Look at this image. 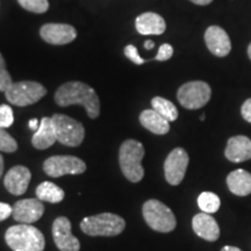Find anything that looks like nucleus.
Here are the masks:
<instances>
[{
    "instance_id": "1",
    "label": "nucleus",
    "mask_w": 251,
    "mask_h": 251,
    "mask_svg": "<svg viewBox=\"0 0 251 251\" xmlns=\"http://www.w3.org/2000/svg\"><path fill=\"white\" fill-rule=\"evenodd\" d=\"M55 101L61 107L83 106L91 119H97L100 115L99 97L92 87L81 81H68L59 86L55 93Z\"/></svg>"
},
{
    "instance_id": "2",
    "label": "nucleus",
    "mask_w": 251,
    "mask_h": 251,
    "mask_svg": "<svg viewBox=\"0 0 251 251\" xmlns=\"http://www.w3.org/2000/svg\"><path fill=\"white\" fill-rule=\"evenodd\" d=\"M5 241L13 251H43L46 240L36 227L30 225H17L5 233Z\"/></svg>"
},
{
    "instance_id": "3",
    "label": "nucleus",
    "mask_w": 251,
    "mask_h": 251,
    "mask_svg": "<svg viewBox=\"0 0 251 251\" xmlns=\"http://www.w3.org/2000/svg\"><path fill=\"white\" fill-rule=\"evenodd\" d=\"M144 152L143 144L136 140H126L121 144L119 163L122 174L131 183H139L142 180L144 176L142 168Z\"/></svg>"
},
{
    "instance_id": "4",
    "label": "nucleus",
    "mask_w": 251,
    "mask_h": 251,
    "mask_svg": "<svg viewBox=\"0 0 251 251\" xmlns=\"http://www.w3.org/2000/svg\"><path fill=\"white\" fill-rule=\"evenodd\" d=\"M126 228L124 218L113 213L87 216L80 222L83 233L90 236H118Z\"/></svg>"
},
{
    "instance_id": "5",
    "label": "nucleus",
    "mask_w": 251,
    "mask_h": 251,
    "mask_svg": "<svg viewBox=\"0 0 251 251\" xmlns=\"http://www.w3.org/2000/svg\"><path fill=\"white\" fill-rule=\"evenodd\" d=\"M143 218L148 226L158 233H170L177 226L174 212L156 199H150L142 207Z\"/></svg>"
},
{
    "instance_id": "6",
    "label": "nucleus",
    "mask_w": 251,
    "mask_h": 251,
    "mask_svg": "<svg viewBox=\"0 0 251 251\" xmlns=\"http://www.w3.org/2000/svg\"><path fill=\"white\" fill-rule=\"evenodd\" d=\"M51 120L59 143L67 147H78L83 143L85 129L80 122L64 114H54Z\"/></svg>"
},
{
    "instance_id": "7",
    "label": "nucleus",
    "mask_w": 251,
    "mask_h": 251,
    "mask_svg": "<svg viewBox=\"0 0 251 251\" xmlns=\"http://www.w3.org/2000/svg\"><path fill=\"white\" fill-rule=\"evenodd\" d=\"M47 94V89L37 81H18L6 91L5 96L12 105L25 107L33 105Z\"/></svg>"
},
{
    "instance_id": "8",
    "label": "nucleus",
    "mask_w": 251,
    "mask_h": 251,
    "mask_svg": "<svg viewBox=\"0 0 251 251\" xmlns=\"http://www.w3.org/2000/svg\"><path fill=\"white\" fill-rule=\"evenodd\" d=\"M212 89L206 81L194 80L185 83L177 92V99L186 109H199L211 100Z\"/></svg>"
},
{
    "instance_id": "9",
    "label": "nucleus",
    "mask_w": 251,
    "mask_h": 251,
    "mask_svg": "<svg viewBox=\"0 0 251 251\" xmlns=\"http://www.w3.org/2000/svg\"><path fill=\"white\" fill-rule=\"evenodd\" d=\"M43 171L52 178L65 175H80L86 171V164L76 156H52L43 163Z\"/></svg>"
},
{
    "instance_id": "10",
    "label": "nucleus",
    "mask_w": 251,
    "mask_h": 251,
    "mask_svg": "<svg viewBox=\"0 0 251 251\" xmlns=\"http://www.w3.org/2000/svg\"><path fill=\"white\" fill-rule=\"evenodd\" d=\"M188 162V153L183 148H176L169 153L164 162L165 179L172 186H177L183 181L186 174Z\"/></svg>"
},
{
    "instance_id": "11",
    "label": "nucleus",
    "mask_w": 251,
    "mask_h": 251,
    "mask_svg": "<svg viewBox=\"0 0 251 251\" xmlns=\"http://www.w3.org/2000/svg\"><path fill=\"white\" fill-rule=\"evenodd\" d=\"M52 236L59 251H79L80 242L72 235L71 222L65 216H59L52 224Z\"/></svg>"
},
{
    "instance_id": "12",
    "label": "nucleus",
    "mask_w": 251,
    "mask_h": 251,
    "mask_svg": "<svg viewBox=\"0 0 251 251\" xmlns=\"http://www.w3.org/2000/svg\"><path fill=\"white\" fill-rule=\"evenodd\" d=\"M40 35L49 45L63 46L77 37V30L67 24H47L40 29Z\"/></svg>"
},
{
    "instance_id": "13",
    "label": "nucleus",
    "mask_w": 251,
    "mask_h": 251,
    "mask_svg": "<svg viewBox=\"0 0 251 251\" xmlns=\"http://www.w3.org/2000/svg\"><path fill=\"white\" fill-rule=\"evenodd\" d=\"M12 216L20 224H33L42 218L45 206L40 199H23L14 203Z\"/></svg>"
},
{
    "instance_id": "14",
    "label": "nucleus",
    "mask_w": 251,
    "mask_h": 251,
    "mask_svg": "<svg viewBox=\"0 0 251 251\" xmlns=\"http://www.w3.org/2000/svg\"><path fill=\"white\" fill-rule=\"evenodd\" d=\"M207 48L218 57H226L231 51V42L227 31L219 26H211L205 31Z\"/></svg>"
},
{
    "instance_id": "15",
    "label": "nucleus",
    "mask_w": 251,
    "mask_h": 251,
    "mask_svg": "<svg viewBox=\"0 0 251 251\" xmlns=\"http://www.w3.org/2000/svg\"><path fill=\"white\" fill-rule=\"evenodd\" d=\"M31 179L29 169L23 165L13 166L9 169L4 177V185L6 190L13 196H23L26 192Z\"/></svg>"
},
{
    "instance_id": "16",
    "label": "nucleus",
    "mask_w": 251,
    "mask_h": 251,
    "mask_svg": "<svg viewBox=\"0 0 251 251\" xmlns=\"http://www.w3.org/2000/svg\"><path fill=\"white\" fill-rule=\"evenodd\" d=\"M225 156L233 163H242L251 159V140L244 135H237L228 140Z\"/></svg>"
},
{
    "instance_id": "17",
    "label": "nucleus",
    "mask_w": 251,
    "mask_h": 251,
    "mask_svg": "<svg viewBox=\"0 0 251 251\" xmlns=\"http://www.w3.org/2000/svg\"><path fill=\"white\" fill-rule=\"evenodd\" d=\"M192 228L198 236L208 241L215 242L220 237V227L216 220L207 213H199L194 215L192 220Z\"/></svg>"
},
{
    "instance_id": "18",
    "label": "nucleus",
    "mask_w": 251,
    "mask_h": 251,
    "mask_svg": "<svg viewBox=\"0 0 251 251\" xmlns=\"http://www.w3.org/2000/svg\"><path fill=\"white\" fill-rule=\"evenodd\" d=\"M135 26L141 35H161L166 29L164 19L153 12H146L139 15L135 21Z\"/></svg>"
},
{
    "instance_id": "19",
    "label": "nucleus",
    "mask_w": 251,
    "mask_h": 251,
    "mask_svg": "<svg viewBox=\"0 0 251 251\" xmlns=\"http://www.w3.org/2000/svg\"><path fill=\"white\" fill-rule=\"evenodd\" d=\"M56 141L57 139H56L55 128L51 118L45 117L40 121L39 129L34 133L33 137H31V144L34 146V148L45 150L51 147Z\"/></svg>"
},
{
    "instance_id": "20",
    "label": "nucleus",
    "mask_w": 251,
    "mask_h": 251,
    "mask_svg": "<svg viewBox=\"0 0 251 251\" xmlns=\"http://www.w3.org/2000/svg\"><path fill=\"white\" fill-rule=\"evenodd\" d=\"M227 185L235 196L247 197L251 193V174L243 169H237L228 175Z\"/></svg>"
},
{
    "instance_id": "21",
    "label": "nucleus",
    "mask_w": 251,
    "mask_h": 251,
    "mask_svg": "<svg viewBox=\"0 0 251 251\" xmlns=\"http://www.w3.org/2000/svg\"><path fill=\"white\" fill-rule=\"evenodd\" d=\"M140 122L146 129L156 135H165L170 130L169 121L153 109H146L141 113Z\"/></svg>"
},
{
    "instance_id": "22",
    "label": "nucleus",
    "mask_w": 251,
    "mask_h": 251,
    "mask_svg": "<svg viewBox=\"0 0 251 251\" xmlns=\"http://www.w3.org/2000/svg\"><path fill=\"white\" fill-rule=\"evenodd\" d=\"M64 196V191L51 181H43L36 188V197L41 201L58 203L63 201Z\"/></svg>"
},
{
    "instance_id": "23",
    "label": "nucleus",
    "mask_w": 251,
    "mask_h": 251,
    "mask_svg": "<svg viewBox=\"0 0 251 251\" xmlns=\"http://www.w3.org/2000/svg\"><path fill=\"white\" fill-rule=\"evenodd\" d=\"M151 106L153 111L161 114L169 122L177 120L178 109L175 106V103L171 102L170 100L162 98V97H155L151 100Z\"/></svg>"
},
{
    "instance_id": "24",
    "label": "nucleus",
    "mask_w": 251,
    "mask_h": 251,
    "mask_svg": "<svg viewBox=\"0 0 251 251\" xmlns=\"http://www.w3.org/2000/svg\"><path fill=\"white\" fill-rule=\"evenodd\" d=\"M198 206L201 209V212L207 214H213L218 212L220 206H221V200L220 198L213 192H202L198 197Z\"/></svg>"
},
{
    "instance_id": "25",
    "label": "nucleus",
    "mask_w": 251,
    "mask_h": 251,
    "mask_svg": "<svg viewBox=\"0 0 251 251\" xmlns=\"http://www.w3.org/2000/svg\"><path fill=\"white\" fill-rule=\"evenodd\" d=\"M18 2L26 11L33 12L36 14L46 13L49 8L48 0H18Z\"/></svg>"
},
{
    "instance_id": "26",
    "label": "nucleus",
    "mask_w": 251,
    "mask_h": 251,
    "mask_svg": "<svg viewBox=\"0 0 251 251\" xmlns=\"http://www.w3.org/2000/svg\"><path fill=\"white\" fill-rule=\"evenodd\" d=\"M18 149V143L9 135L5 128H0V151L14 152Z\"/></svg>"
},
{
    "instance_id": "27",
    "label": "nucleus",
    "mask_w": 251,
    "mask_h": 251,
    "mask_svg": "<svg viewBox=\"0 0 251 251\" xmlns=\"http://www.w3.org/2000/svg\"><path fill=\"white\" fill-rule=\"evenodd\" d=\"M13 84L11 75L6 70V63L2 55L0 54V92H6Z\"/></svg>"
},
{
    "instance_id": "28",
    "label": "nucleus",
    "mask_w": 251,
    "mask_h": 251,
    "mask_svg": "<svg viewBox=\"0 0 251 251\" xmlns=\"http://www.w3.org/2000/svg\"><path fill=\"white\" fill-rule=\"evenodd\" d=\"M14 117L11 106L0 105V128H8L13 125Z\"/></svg>"
},
{
    "instance_id": "29",
    "label": "nucleus",
    "mask_w": 251,
    "mask_h": 251,
    "mask_svg": "<svg viewBox=\"0 0 251 251\" xmlns=\"http://www.w3.org/2000/svg\"><path fill=\"white\" fill-rule=\"evenodd\" d=\"M125 55H126V57L129 58L130 61L136 65H142L147 62L146 59L141 57L139 51H137V48L133 45H128L127 47H126V48H125Z\"/></svg>"
},
{
    "instance_id": "30",
    "label": "nucleus",
    "mask_w": 251,
    "mask_h": 251,
    "mask_svg": "<svg viewBox=\"0 0 251 251\" xmlns=\"http://www.w3.org/2000/svg\"><path fill=\"white\" fill-rule=\"evenodd\" d=\"M172 55H174V48H172V46L168 45V43H164V45L159 47L158 52H157L155 59L159 62H164L170 59L172 57Z\"/></svg>"
},
{
    "instance_id": "31",
    "label": "nucleus",
    "mask_w": 251,
    "mask_h": 251,
    "mask_svg": "<svg viewBox=\"0 0 251 251\" xmlns=\"http://www.w3.org/2000/svg\"><path fill=\"white\" fill-rule=\"evenodd\" d=\"M12 213H13V207L8 203L0 202V222L8 219L12 215Z\"/></svg>"
},
{
    "instance_id": "32",
    "label": "nucleus",
    "mask_w": 251,
    "mask_h": 251,
    "mask_svg": "<svg viewBox=\"0 0 251 251\" xmlns=\"http://www.w3.org/2000/svg\"><path fill=\"white\" fill-rule=\"evenodd\" d=\"M241 114H242L244 120L251 124V98L247 99L243 102L242 107H241Z\"/></svg>"
},
{
    "instance_id": "33",
    "label": "nucleus",
    "mask_w": 251,
    "mask_h": 251,
    "mask_svg": "<svg viewBox=\"0 0 251 251\" xmlns=\"http://www.w3.org/2000/svg\"><path fill=\"white\" fill-rule=\"evenodd\" d=\"M29 128L31 130H37L39 129V127H40V122H39V120H37V119H31V120H29Z\"/></svg>"
},
{
    "instance_id": "34",
    "label": "nucleus",
    "mask_w": 251,
    "mask_h": 251,
    "mask_svg": "<svg viewBox=\"0 0 251 251\" xmlns=\"http://www.w3.org/2000/svg\"><path fill=\"white\" fill-rule=\"evenodd\" d=\"M190 1H192L193 4L196 5H201V6H205V5H208L211 4L213 0H190Z\"/></svg>"
},
{
    "instance_id": "35",
    "label": "nucleus",
    "mask_w": 251,
    "mask_h": 251,
    "mask_svg": "<svg viewBox=\"0 0 251 251\" xmlns=\"http://www.w3.org/2000/svg\"><path fill=\"white\" fill-rule=\"evenodd\" d=\"M153 47H155V43H153V41H151V40H148L144 42V48L146 49L150 50V49H152Z\"/></svg>"
},
{
    "instance_id": "36",
    "label": "nucleus",
    "mask_w": 251,
    "mask_h": 251,
    "mask_svg": "<svg viewBox=\"0 0 251 251\" xmlns=\"http://www.w3.org/2000/svg\"><path fill=\"white\" fill-rule=\"evenodd\" d=\"M221 251H242L241 249H238L236 247H231V246H226L221 249Z\"/></svg>"
},
{
    "instance_id": "37",
    "label": "nucleus",
    "mask_w": 251,
    "mask_h": 251,
    "mask_svg": "<svg viewBox=\"0 0 251 251\" xmlns=\"http://www.w3.org/2000/svg\"><path fill=\"white\" fill-rule=\"evenodd\" d=\"M2 174H4V158L0 155V178L2 177Z\"/></svg>"
},
{
    "instance_id": "38",
    "label": "nucleus",
    "mask_w": 251,
    "mask_h": 251,
    "mask_svg": "<svg viewBox=\"0 0 251 251\" xmlns=\"http://www.w3.org/2000/svg\"><path fill=\"white\" fill-rule=\"evenodd\" d=\"M248 56H249V58L251 59V43L249 45V47H248Z\"/></svg>"
}]
</instances>
